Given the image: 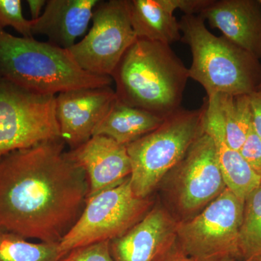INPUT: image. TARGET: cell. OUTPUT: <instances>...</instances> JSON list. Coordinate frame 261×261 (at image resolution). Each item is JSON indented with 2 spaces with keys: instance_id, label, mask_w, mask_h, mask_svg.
Here are the masks:
<instances>
[{
  "instance_id": "cell-18",
  "label": "cell",
  "mask_w": 261,
  "mask_h": 261,
  "mask_svg": "<svg viewBox=\"0 0 261 261\" xmlns=\"http://www.w3.org/2000/svg\"><path fill=\"white\" fill-rule=\"evenodd\" d=\"M163 120L148 111L127 106L117 99L96 127L93 136H106L126 146L156 129Z\"/></svg>"
},
{
  "instance_id": "cell-15",
  "label": "cell",
  "mask_w": 261,
  "mask_h": 261,
  "mask_svg": "<svg viewBox=\"0 0 261 261\" xmlns=\"http://www.w3.org/2000/svg\"><path fill=\"white\" fill-rule=\"evenodd\" d=\"M99 0H47L42 15L32 20L33 35H44L48 42L68 49L85 34Z\"/></svg>"
},
{
  "instance_id": "cell-12",
  "label": "cell",
  "mask_w": 261,
  "mask_h": 261,
  "mask_svg": "<svg viewBox=\"0 0 261 261\" xmlns=\"http://www.w3.org/2000/svg\"><path fill=\"white\" fill-rule=\"evenodd\" d=\"M67 154L87 175L88 197L116 186L132 173L126 146L106 136H92Z\"/></svg>"
},
{
  "instance_id": "cell-2",
  "label": "cell",
  "mask_w": 261,
  "mask_h": 261,
  "mask_svg": "<svg viewBox=\"0 0 261 261\" xmlns=\"http://www.w3.org/2000/svg\"><path fill=\"white\" fill-rule=\"evenodd\" d=\"M111 78L118 101L165 118L181 108L190 76L171 45L137 38Z\"/></svg>"
},
{
  "instance_id": "cell-7",
  "label": "cell",
  "mask_w": 261,
  "mask_h": 261,
  "mask_svg": "<svg viewBox=\"0 0 261 261\" xmlns=\"http://www.w3.org/2000/svg\"><path fill=\"white\" fill-rule=\"evenodd\" d=\"M245 201L226 188L192 219L178 221L176 243L197 261L242 259L239 236Z\"/></svg>"
},
{
  "instance_id": "cell-28",
  "label": "cell",
  "mask_w": 261,
  "mask_h": 261,
  "mask_svg": "<svg viewBox=\"0 0 261 261\" xmlns=\"http://www.w3.org/2000/svg\"><path fill=\"white\" fill-rule=\"evenodd\" d=\"M32 15V20H37L42 15V10L45 8L47 1L45 0H28L27 1Z\"/></svg>"
},
{
  "instance_id": "cell-16",
  "label": "cell",
  "mask_w": 261,
  "mask_h": 261,
  "mask_svg": "<svg viewBox=\"0 0 261 261\" xmlns=\"http://www.w3.org/2000/svg\"><path fill=\"white\" fill-rule=\"evenodd\" d=\"M204 101L205 111L203 132L214 140L226 188L245 201L247 196L260 185L261 178L254 172L240 151L231 148L226 143L224 128L216 108L207 97Z\"/></svg>"
},
{
  "instance_id": "cell-30",
  "label": "cell",
  "mask_w": 261,
  "mask_h": 261,
  "mask_svg": "<svg viewBox=\"0 0 261 261\" xmlns=\"http://www.w3.org/2000/svg\"><path fill=\"white\" fill-rule=\"evenodd\" d=\"M223 261H237V260H223ZM243 261H250V260H244Z\"/></svg>"
},
{
  "instance_id": "cell-8",
  "label": "cell",
  "mask_w": 261,
  "mask_h": 261,
  "mask_svg": "<svg viewBox=\"0 0 261 261\" xmlns=\"http://www.w3.org/2000/svg\"><path fill=\"white\" fill-rule=\"evenodd\" d=\"M56 95H43L0 80V159L61 138Z\"/></svg>"
},
{
  "instance_id": "cell-26",
  "label": "cell",
  "mask_w": 261,
  "mask_h": 261,
  "mask_svg": "<svg viewBox=\"0 0 261 261\" xmlns=\"http://www.w3.org/2000/svg\"><path fill=\"white\" fill-rule=\"evenodd\" d=\"M252 111V126L261 140V90L250 94Z\"/></svg>"
},
{
  "instance_id": "cell-10",
  "label": "cell",
  "mask_w": 261,
  "mask_h": 261,
  "mask_svg": "<svg viewBox=\"0 0 261 261\" xmlns=\"http://www.w3.org/2000/svg\"><path fill=\"white\" fill-rule=\"evenodd\" d=\"M170 173L175 205L185 220L200 213L226 188L214 140L204 132Z\"/></svg>"
},
{
  "instance_id": "cell-5",
  "label": "cell",
  "mask_w": 261,
  "mask_h": 261,
  "mask_svg": "<svg viewBox=\"0 0 261 261\" xmlns=\"http://www.w3.org/2000/svg\"><path fill=\"white\" fill-rule=\"evenodd\" d=\"M205 111L204 104L192 111L181 107L166 117L156 129L126 145L132 164L130 185L137 197H150L184 159L203 133Z\"/></svg>"
},
{
  "instance_id": "cell-24",
  "label": "cell",
  "mask_w": 261,
  "mask_h": 261,
  "mask_svg": "<svg viewBox=\"0 0 261 261\" xmlns=\"http://www.w3.org/2000/svg\"><path fill=\"white\" fill-rule=\"evenodd\" d=\"M239 151L254 172L261 178V140L252 126Z\"/></svg>"
},
{
  "instance_id": "cell-19",
  "label": "cell",
  "mask_w": 261,
  "mask_h": 261,
  "mask_svg": "<svg viewBox=\"0 0 261 261\" xmlns=\"http://www.w3.org/2000/svg\"><path fill=\"white\" fill-rule=\"evenodd\" d=\"M206 97L219 114L226 143L231 148L240 150L252 126L250 95L216 94Z\"/></svg>"
},
{
  "instance_id": "cell-3",
  "label": "cell",
  "mask_w": 261,
  "mask_h": 261,
  "mask_svg": "<svg viewBox=\"0 0 261 261\" xmlns=\"http://www.w3.org/2000/svg\"><path fill=\"white\" fill-rule=\"evenodd\" d=\"M0 80L43 95L84 88L107 87L110 76L88 73L68 49L34 38L15 37L0 29Z\"/></svg>"
},
{
  "instance_id": "cell-13",
  "label": "cell",
  "mask_w": 261,
  "mask_h": 261,
  "mask_svg": "<svg viewBox=\"0 0 261 261\" xmlns=\"http://www.w3.org/2000/svg\"><path fill=\"white\" fill-rule=\"evenodd\" d=\"M178 221L164 207L156 205L140 222L111 241L114 261H153L176 242Z\"/></svg>"
},
{
  "instance_id": "cell-20",
  "label": "cell",
  "mask_w": 261,
  "mask_h": 261,
  "mask_svg": "<svg viewBox=\"0 0 261 261\" xmlns=\"http://www.w3.org/2000/svg\"><path fill=\"white\" fill-rule=\"evenodd\" d=\"M239 247L243 260L261 261V183L245 200Z\"/></svg>"
},
{
  "instance_id": "cell-1",
  "label": "cell",
  "mask_w": 261,
  "mask_h": 261,
  "mask_svg": "<svg viewBox=\"0 0 261 261\" xmlns=\"http://www.w3.org/2000/svg\"><path fill=\"white\" fill-rule=\"evenodd\" d=\"M65 145L47 141L0 159V231L59 244L74 225L89 183Z\"/></svg>"
},
{
  "instance_id": "cell-31",
  "label": "cell",
  "mask_w": 261,
  "mask_h": 261,
  "mask_svg": "<svg viewBox=\"0 0 261 261\" xmlns=\"http://www.w3.org/2000/svg\"><path fill=\"white\" fill-rule=\"evenodd\" d=\"M259 3H260V4L261 5V0H259Z\"/></svg>"
},
{
  "instance_id": "cell-23",
  "label": "cell",
  "mask_w": 261,
  "mask_h": 261,
  "mask_svg": "<svg viewBox=\"0 0 261 261\" xmlns=\"http://www.w3.org/2000/svg\"><path fill=\"white\" fill-rule=\"evenodd\" d=\"M110 244V241H104L77 247L60 261H114Z\"/></svg>"
},
{
  "instance_id": "cell-14",
  "label": "cell",
  "mask_w": 261,
  "mask_h": 261,
  "mask_svg": "<svg viewBox=\"0 0 261 261\" xmlns=\"http://www.w3.org/2000/svg\"><path fill=\"white\" fill-rule=\"evenodd\" d=\"M211 28L233 44L261 58V5L259 0H213L201 12Z\"/></svg>"
},
{
  "instance_id": "cell-4",
  "label": "cell",
  "mask_w": 261,
  "mask_h": 261,
  "mask_svg": "<svg viewBox=\"0 0 261 261\" xmlns=\"http://www.w3.org/2000/svg\"><path fill=\"white\" fill-rule=\"evenodd\" d=\"M182 42L192 56L189 76L216 94L250 95L261 84V64L248 51L224 36L214 35L198 15H184L179 20Z\"/></svg>"
},
{
  "instance_id": "cell-9",
  "label": "cell",
  "mask_w": 261,
  "mask_h": 261,
  "mask_svg": "<svg viewBox=\"0 0 261 261\" xmlns=\"http://www.w3.org/2000/svg\"><path fill=\"white\" fill-rule=\"evenodd\" d=\"M92 20L88 34L68 51L82 69L111 77L137 39L130 23L128 0L99 1Z\"/></svg>"
},
{
  "instance_id": "cell-11",
  "label": "cell",
  "mask_w": 261,
  "mask_h": 261,
  "mask_svg": "<svg viewBox=\"0 0 261 261\" xmlns=\"http://www.w3.org/2000/svg\"><path fill=\"white\" fill-rule=\"evenodd\" d=\"M116 100V92L111 86L58 94L56 113L61 140L70 149L85 143Z\"/></svg>"
},
{
  "instance_id": "cell-17",
  "label": "cell",
  "mask_w": 261,
  "mask_h": 261,
  "mask_svg": "<svg viewBox=\"0 0 261 261\" xmlns=\"http://www.w3.org/2000/svg\"><path fill=\"white\" fill-rule=\"evenodd\" d=\"M128 7L137 38L169 45L181 41L179 20L171 0H128Z\"/></svg>"
},
{
  "instance_id": "cell-29",
  "label": "cell",
  "mask_w": 261,
  "mask_h": 261,
  "mask_svg": "<svg viewBox=\"0 0 261 261\" xmlns=\"http://www.w3.org/2000/svg\"><path fill=\"white\" fill-rule=\"evenodd\" d=\"M257 90H261V84L259 86L258 89H257Z\"/></svg>"
},
{
  "instance_id": "cell-21",
  "label": "cell",
  "mask_w": 261,
  "mask_h": 261,
  "mask_svg": "<svg viewBox=\"0 0 261 261\" xmlns=\"http://www.w3.org/2000/svg\"><path fill=\"white\" fill-rule=\"evenodd\" d=\"M58 244L32 243L15 233L0 231V261H60Z\"/></svg>"
},
{
  "instance_id": "cell-22",
  "label": "cell",
  "mask_w": 261,
  "mask_h": 261,
  "mask_svg": "<svg viewBox=\"0 0 261 261\" xmlns=\"http://www.w3.org/2000/svg\"><path fill=\"white\" fill-rule=\"evenodd\" d=\"M12 27L22 37L34 38L32 20L23 16L20 0H0V29Z\"/></svg>"
},
{
  "instance_id": "cell-25",
  "label": "cell",
  "mask_w": 261,
  "mask_h": 261,
  "mask_svg": "<svg viewBox=\"0 0 261 261\" xmlns=\"http://www.w3.org/2000/svg\"><path fill=\"white\" fill-rule=\"evenodd\" d=\"M212 2L213 0H171L175 10H181L185 15H200Z\"/></svg>"
},
{
  "instance_id": "cell-27",
  "label": "cell",
  "mask_w": 261,
  "mask_h": 261,
  "mask_svg": "<svg viewBox=\"0 0 261 261\" xmlns=\"http://www.w3.org/2000/svg\"><path fill=\"white\" fill-rule=\"evenodd\" d=\"M153 261H197L187 256L178 248L176 242L164 252L160 254Z\"/></svg>"
},
{
  "instance_id": "cell-6",
  "label": "cell",
  "mask_w": 261,
  "mask_h": 261,
  "mask_svg": "<svg viewBox=\"0 0 261 261\" xmlns=\"http://www.w3.org/2000/svg\"><path fill=\"white\" fill-rule=\"evenodd\" d=\"M152 203L150 197L135 195L130 176L91 196L80 218L58 244L61 257L77 247L120 238L145 217Z\"/></svg>"
}]
</instances>
